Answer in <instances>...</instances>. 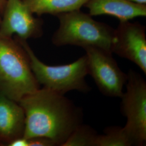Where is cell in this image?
I'll list each match as a JSON object with an SVG mask.
<instances>
[{
    "label": "cell",
    "instance_id": "1",
    "mask_svg": "<svg viewBox=\"0 0 146 146\" xmlns=\"http://www.w3.org/2000/svg\"><path fill=\"white\" fill-rule=\"evenodd\" d=\"M25 115L23 136L44 137L62 146L73 131L82 123V110L60 94L43 87L19 102Z\"/></svg>",
    "mask_w": 146,
    "mask_h": 146
},
{
    "label": "cell",
    "instance_id": "2",
    "mask_svg": "<svg viewBox=\"0 0 146 146\" xmlns=\"http://www.w3.org/2000/svg\"><path fill=\"white\" fill-rule=\"evenodd\" d=\"M56 16L60 25L52 36L54 45L58 47L76 46L84 49L97 47L112 52L115 29L95 21L92 16L80 10L60 14Z\"/></svg>",
    "mask_w": 146,
    "mask_h": 146
},
{
    "label": "cell",
    "instance_id": "3",
    "mask_svg": "<svg viewBox=\"0 0 146 146\" xmlns=\"http://www.w3.org/2000/svg\"><path fill=\"white\" fill-rule=\"evenodd\" d=\"M38 89L25 49L9 38L0 37V92L19 102Z\"/></svg>",
    "mask_w": 146,
    "mask_h": 146
},
{
    "label": "cell",
    "instance_id": "4",
    "mask_svg": "<svg viewBox=\"0 0 146 146\" xmlns=\"http://www.w3.org/2000/svg\"><path fill=\"white\" fill-rule=\"evenodd\" d=\"M19 43L28 54L31 70L39 84L64 95L72 90L84 93L90 91L91 87L86 81L88 75L86 55L71 63L50 66L37 58L26 40L20 39Z\"/></svg>",
    "mask_w": 146,
    "mask_h": 146
},
{
    "label": "cell",
    "instance_id": "5",
    "mask_svg": "<svg viewBox=\"0 0 146 146\" xmlns=\"http://www.w3.org/2000/svg\"><path fill=\"white\" fill-rule=\"evenodd\" d=\"M121 102V111L127 119L123 127L134 146H143L146 141V82L133 69L127 74Z\"/></svg>",
    "mask_w": 146,
    "mask_h": 146
},
{
    "label": "cell",
    "instance_id": "6",
    "mask_svg": "<svg viewBox=\"0 0 146 146\" xmlns=\"http://www.w3.org/2000/svg\"><path fill=\"white\" fill-rule=\"evenodd\" d=\"M88 73L93 78L100 92L105 96L121 98L127 80L112 56V52L97 47L84 48Z\"/></svg>",
    "mask_w": 146,
    "mask_h": 146
},
{
    "label": "cell",
    "instance_id": "7",
    "mask_svg": "<svg viewBox=\"0 0 146 146\" xmlns=\"http://www.w3.org/2000/svg\"><path fill=\"white\" fill-rule=\"evenodd\" d=\"M111 52L135 63L146 74V28L139 22H120Z\"/></svg>",
    "mask_w": 146,
    "mask_h": 146
},
{
    "label": "cell",
    "instance_id": "8",
    "mask_svg": "<svg viewBox=\"0 0 146 146\" xmlns=\"http://www.w3.org/2000/svg\"><path fill=\"white\" fill-rule=\"evenodd\" d=\"M0 28V37L9 38L16 34L26 40L42 35L41 22L35 18L22 0H7Z\"/></svg>",
    "mask_w": 146,
    "mask_h": 146
},
{
    "label": "cell",
    "instance_id": "9",
    "mask_svg": "<svg viewBox=\"0 0 146 146\" xmlns=\"http://www.w3.org/2000/svg\"><path fill=\"white\" fill-rule=\"evenodd\" d=\"M85 6L92 16H112L120 22L146 16V5L129 0H89Z\"/></svg>",
    "mask_w": 146,
    "mask_h": 146
},
{
    "label": "cell",
    "instance_id": "10",
    "mask_svg": "<svg viewBox=\"0 0 146 146\" xmlns=\"http://www.w3.org/2000/svg\"><path fill=\"white\" fill-rule=\"evenodd\" d=\"M25 125V112L20 104L0 92V136L11 141L22 136Z\"/></svg>",
    "mask_w": 146,
    "mask_h": 146
},
{
    "label": "cell",
    "instance_id": "11",
    "mask_svg": "<svg viewBox=\"0 0 146 146\" xmlns=\"http://www.w3.org/2000/svg\"><path fill=\"white\" fill-rule=\"evenodd\" d=\"M33 14L37 15L60 14L78 11L89 0H22Z\"/></svg>",
    "mask_w": 146,
    "mask_h": 146
},
{
    "label": "cell",
    "instance_id": "12",
    "mask_svg": "<svg viewBox=\"0 0 146 146\" xmlns=\"http://www.w3.org/2000/svg\"><path fill=\"white\" fill-rule=\"evenodd\" d=\"M134 146L130 136L124 128L120 126L106 128L104 134L96 137L95 146Z\"/></svg>",
    "mask_w": 146,
    "mask_h": 146
},
{
    "label": "cell",
    "instance_id": "13",
    "mask_svg": "<svg viewBox=\"0 0 146 146\" xmlns=\"http://www.w3.org/2000/svg\"><path fill=\"white\" fill-rule=\"evenodd\" d=\"M98 135L94 128L82 123L73 131L62 146H95Z\"/></svg>",
    "mask_w": 146,
    "mask_h": 146
},
{
    "label": "cell",
    "instance_id": "14",
    "mask_svg": "<svg viewBox=\"0 0 146 146\" xmlns=\"http://www.w3.org/2000/svg\"><path fill=\"white\" fill-rule=\"evenodd\" d=\"M56 146L53 141L46 137H36L28 139V146Z\"/></svg>",
    "mask_w": 146,
    "mask_h": 146
},
{
    "label": "cell",
    "instance_id": "15",
    "mask_svg": "<svg viewBox=\"0 0 146 146\" xmlns=\"http://www.w3.org/2000/svg\"><path fill=\"white\" fill-rule=\"evenodd\" d=\"M9 146H28V139L25 137L20 136L11 141Z\"/></svg>",
    "mask_w": 146,
    "mask_h": 146
},
{
    "label": "cell",
    "instance_id": "16",
    "mask_svg": "<svg viewBox=\"0 0 146 146\" xmlns=\"http://www.w3.org/2000/svg\"><path fill=\"white\" fill-rule=\"evenodd\" d=\"M129 1H131L133 2H135L137 3L146 5V0H129Z\"/></svg>",
    "mask_w": 146,
    "mask_h": 146
},
{
    "label": "cell",
    "instance_id": "17",
    "mask_svg": "<svg viewBox=\"0 0 146 146\" xmlns=\"http://www.w3.org/2000/svg\"><path fill=\"white\" fill-rule=\"evenodd\" d=\"M5 3V0H0V11H2L3 9Z\"/></svg>",
    "mask_w": 146,
    "mask_h": 146
}]
</instances>
